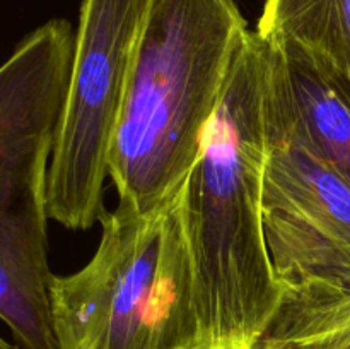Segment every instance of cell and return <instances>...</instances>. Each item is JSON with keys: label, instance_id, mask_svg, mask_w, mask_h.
<instances>
[{"label": "cell", "instance_id": "3957f363", "mask_svg": "<svg viewBox=\"0 0 350 349\" xmlns=\"http://www.w3.org/2000/svg\"><path fill=\"white\" fill-rule=\"evenodd\" d=\"M74 44L70 23L50 19L0 65V320L19 349H58L46 187Z\"/></svg>", "mask_w": 350, "mask_h": 349}, {"label": "cell", "instance_id": "8992f818", "mask_svg": "<svg viewBox=\"0 0 350 349\" xmlns=\"http://www.w3.org/2000/svg\"><path fill=\"white\" fill-rule=\"evenodd\" d=\"M262 204L267 246L284 293L350 289V185L272 127Z\"/></svg>", "mask_w": 350, "mask_h": 349}, {"label": "cell", "instance_id": "8fae6325", "mask_svg": "<svg viewBox=\"0 0 350 349\" xmlns=\"http://www.w3.org/2000/svg\"><path fill=\"white\" fill-rule=\"evenodd\" d=\"M5 339H2V337H0V346H3V344H5Z\"/></svg>", "mask_w": 350, "mask_h": 349}, {"label": "cell", "instance_id": "9c48e42d", "mask_svg": "<svg viewBox=\"0 0 350 349\" xmlns=\"http://www.w3.org/2000/svg\"><path fill=\"white\" fill-rule=\"evenodd\" d=\"M256 33L317 51L350 75V0H265Z\"/></svg>", "mask_w": 350, "mask_h": 349}, {"label": "cell", "instance_id": "277c9868", "mask_svg": "<svg viewBox=\"0 0 350 349\" xmlns=\"http://www.w3.org/2000/svg\"><path fill=\"white\" fill-rule=\"evenodd\" d=\"M181 188L147 214L106 211L94 257L75 274L53 276L58 349H198Z\"/></svg>", "mask_w": 350, "mask_h": 349}, {"label": "cell", "instance_id": "ba28073f", "mask_svg": "<svg viewBox=\"0 0 350 349\" xmlns=\"http://www.w3.org/2000/svg\"><path fill=\"white\" fill-rule=\"evenodd\" d=\"M252 349H350V289L284 293L279 310Z\"/></svg>", "mask_w": 350, "mask_h": 349}, {"label": "cell", "instance_id": "7a4b0ae2", "mask_svg": "<svg viewBox=\"0 0 350 349\" xmlns=\"http://www.w3.org/2000/svg\"><path fill=\"white\" fill-rule=\"evenodd\" d=\"M246 31L234 0H150L109 149L118 205L147 214L183 187Z\"/></svg>", "mask_w": 350, "mask_h": 349}, {"label": "cell", "instance_id": "6da1fadb", "mask_svg": "<svg viewBox=\"0 0 350 349\" xmlns=\"http://www.w3.org/2000/svg\"><path fill=\"white\" fill-rule=\"evenodd\" d=\"M267 48L246 31L181 188L198 349H252L282 303L263 228Z\"/></svg>", "mask_w": 350, "mask_h": 349}, {"label": "cell", "instance_id": "5b68a950", "mask_svg": "<svg viewBox=\"0 0 350 349\" xmlns=\"http://www.w3.org/2000/svg\"><path fill=\"white\" fill-rule=\"evenodd\" d=\"M150 0H82L64 112L48 170V218L68 229L101 221L108 159L133 50Z\"/></svg>", "mask_w": 350, "mask_h": 349}, {"label": "cell", "instance_id": "30bf717a", "mask_svg": "<svg viewBox=\"0 0 350 349\" xmlns=\"http://www.w3.org/2000/svg\"><path fill=\"white\" fill-rule=\"evenodd\" d=\"M0 349H19V348H17V346L9 344V342H5V344H3V346H0Z\"/></svg>", "mask_w": 350, "mask_h": 349}, {"label": "cell", "instance_id": "52a82bcc", "mask_svg": "<svg viewBox=\"0 0 350 349\" xmlns=\"http://www.w3.org/2000/svg\"><path fill=\"white\" fill-rule=\"evenodd\" d=\"M265 48L269 127L350 185V75L301 44L265 41Z\"/></svg>", "mask_w": 350, "mask_h": 349}]
</instances>
